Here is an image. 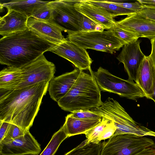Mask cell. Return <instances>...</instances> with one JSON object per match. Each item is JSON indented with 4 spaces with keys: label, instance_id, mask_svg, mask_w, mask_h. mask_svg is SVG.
<instances>
[{
    "label": "cell",
    "instance_id": "836d02e7",
    "mask_svg": "<svg viewBox=\"0 0 155 155\" xmlns=\"http://www.w3.org/2000/svg\"><path fill=\"white\" fill-rule=\"evenodd\" d=\"M10 124L7 122L0 121V142L4 137Z\"/></svg>",
    "mask_w": 155,
    "mask_h": 155
},
{
    "label": "cell",
    "instance_id": "30bf717a",
    "mask_svg": "<svg viewBox=\"0 0 155 155\" xmlns=\"http://www.w3.org/2000/svg\"><path fill=\"white\" fill-rule=\"evenodd\" d=\"M66 39L49 51L67 59L80 70H89L93 61L86 49Z\"/></svg>",
    "mask_w": 155,
    "mask_h": 155
},
{
    "label": "cell",
    "instance_id": "e575fe53",
    "mask_svg": "<svg viewBox=\"0 0 155 155\" xmlns=\"http://www.w3.org/2000/svg\"><path fill=\"white\" fill-rule=\"evenodd\" d=\"M133 155H155V147L146 148Z\"/></svg>",
    "mask_w": 155,
    "mask_h": 155
},
{
    "label": "cell",
    "instance_id": "5b68a950",
    "mask_svg": "<svg viewBox=\"0 0 155 155\" xmlns=\"http://www.w3.org/2000/svg\"><path fill=\"white\" fill-rule=\"evenodd\" d=\"M66 39L84 49L113 54L124 45L111 30L68 32Z\"/></svg>",
    "mask_w": 155,
    "mask_h": 155
},
{
    "label": "cell",
    "instance_id": "7c38bea8",
    "mask_svg": "<svg viewBox=\"0 0 155 155\" xmlns=\"http://www.w3.org/2000/svg\"><path fill=\"white\" fill-rule=\"evenodd\" d=\"M116 26L139 38H146L150 40L155 38V21L143 16L138 13L127 16L116 21Z\"/></svg>",
    "mask_w": 155,
    "mask_h": 155
},
{
    "label": "cell",
    "instance_id": "83f0119b",
    "mask_svg": "<svg viewBox=\"0 0 155 155\" xmlns=\"http://www.w3.org/2000/svg\"><path fill=\"white\" fill-rule=\"evenodd\" d=\"M26 132L16 125L10 123L4 137L0 143L7 142L17 138L24 135Z\"/></svg>",
    "mask_w": 155,
    "mask_h": 155
},
{
    "label": "cell",
    "instance_id": "f1b7e54d",
    "mask_svg": "<svg viewBox=\"0 0 155 155\" xmlns=\"http://www.w3.org/2000/svg\"><path fill=\"white\" fill-rule=\"evenodd\" d=\"M104 29L99 25L82 14V19L80 31L82 32L93 31H102Z\"/></svg>",
    "mask_w": 155,
    "mask_h": 155
},
{
    "label": "cell",
    "instance_id": "e0dca14e",
    "mask_svg": "<svg viewBox=\"0 0 155 155\" xmlns=\"http://www.w3.org/2000/svg\"><path fill=\"white\" fill-rule=\"evenodd\" d=\"M7 13L0 18V34L3 37L28 29V18L15 10L8 9Z\"/></svg>",
    "mask_w": 155,
    "mask_h": 155
},
{
    "label": "cell",
    "instance_id": "ac0fdd59",
    "mask_svg": "<svg viewBox=\"0 0 155 155\" xmlns=\"http://www.w3.org/2000/svg\"><path fill=\"white\" fill-rule=\"evenodd\" d=\"M155 81V71L149 56L145 57L138 69L135 82L143 91L149 99L153 92Z\"/></svg>",
    "mask_w": 155,
    "mask_h": 155
},
{
    "label": "cell",
    "instance_id": "cb8c5ba5",
    "mask_svg": "<svg viewBox=\"0 0 155 155\" xmlns=\"http://www.w3.org/2000/svg\"><path fill=\"white\" fill-rule=\"evenodd\" d=\"M68 137L62 126L53 135L50 142L40 155H54L61 144Z\"/></svg>",
    "mask_w": 155,
    "mask_h": 155
},
{
    "label": "cell",
    "instance_id": "f546056e",
    "mask_svg": "<svg viewBox=\"0 0 155 155\" xmlns=\"http://www.w3.org/2000/svg\"><path fill=\"white\" fill-rule=\"evenodd\" d=\"M68 114L71 117L81 119H96L102 118L90 110L72 112Z\"/></svg>",
    "mask_w": 155,
    "mask_h": 155
},
{
    "label": "cell",
    "instance_id": "8fae6325",
    "mask_svg": "<svg viewBox=\"0 0 155 155\" xmlns=\"http://www.w3.org/2000/svg\"><path fill=\"white\" fill-rule=\"evenodd\" d=\"M40 145L30 133L7 142L0 143V155H25L30 153L39 154Z\"/></svg>",
    "mask_w": 155,
    "mask_h": 155
},
{
    "label": "cell",
    "instance_id": "4316f807",
    "mask_svg": "<svg viewBox=\"0 0 155 155\" xmlns=\"http://www.w3.org/2000/svg\"><path fill=\"white\" fill-rule=\"evenodd\" d=\"M52 9L47 3L35 10L31 16L40 19L51 21L52 20Z\"/></svg>",
    "mask_w": 155,
    "mask_h": 155
},
{
    "label": "cell",
    "instance_id": "3957f363",
    "mask_svg": "<svg viewBox=\"0 0 155 155\" xmlns=\"http://www.w3.org/2000/svg\"><path fill=\"white\" fill-rule=\"evenodd\" d=\"M90 74L82 71L67 93L58 102L65 111L71 112L90 110L101 106V90L91 71Z\"/></svg>",
    "mask_w": 155,
    "mask_h": 155
},
{
    "label": "cell",
    "instance_id": "d6a6232c",
    "mask_svg": "<svg viewBox=\"0 0 155 155\" xmlns=\"http://www.w3.org/2000/svg\"><path fill=\"white\" fill-rule=\"evenodd\" d=\"M138 13L141 16L155 21V9L143 6Z\"/></svg>",
    "mask_w": 155,
    "mask_h": 155
},
{
    "label": "cell",
    "instance_id": "4dcf8cb0",
    "mask_svg": "<svg viewBox=\"0 0 155 155\" xmlns=\"http://www.w3.org/2000/svg\"><path fill=\"white\" fill-rule=\"evenodd\" d=\"M110 2L114 4L124 8L138 12L143 8V5L138 1L134 2H118L113 1Z\"/></svg>",
    "mask_w": 155,
    "mask_h": 155
},
{
    "label": "cell",
    "instance_id": "ba28073f",
    "mask_svg": "<svg viewBox=\"0 0 155 155\" xmlns=\"http://www.w3.org/2000/svg\"><path fill=\"white\" fill-rule=\"evenodd\" d=\"M78 1L56 0L48 3L52 9V21L67 33L81 31L82 14L74 6Z\"/></svg>",
    "mask_w": 155,
    "mask_h": 155
},
{
    "label": "cell",
    "instance_id": "d4e9b609",
    "mask_svg": "<svg viewBox=\"0 0 155 155\" xmlns=\"http://www.w3.org/2000/svg\"><path fill=\"white\" fill-rule=\"evenodd\" d=\"M111 121L102 118L101 121L95 126L86 131L85 134L88 143L98 144L101 142L100 138L105 128Z\"/></svg>",
    "mask_w": 155,
    "mask_h": 155
},
{
    "label": "cell",
    "instance_id": "8d00e7d4",
    "mask_svg": "<svg viewBox=\"0 0 155 155\" xmlns=\"http://www.w3.org/2000/svg\"><path fill=\"white\" fill-rule=\"evenodd\" d=\"M143 6L155 9V0H137Z\"/></svg>",
    "mask_w": 155,
    "mask_h": 155
},
{
    "label": "cell",
    "instance_id": "d590c367",
    "mask_svg": "<svg viewBox=\"0 0 155 155\" xmlns=\"http://www.w3.org/2000/svg\"><path fill=\"white\" fill-rule=\"evenodd\" d=\"M151 45V51L149 55L151 60L155 71V38L150 40Z\"/></svg>",
    "mask_w": 155,
    "mask_h": 155
},
{
    "label": "cell",
    "instance_id": "6da1fadb",
    "mask_svg": "<svg viewBox=\"0 0 155 155\" xmlns=\"http://www.w3.org/2000/svg\"><path fill=\"white\" fill-rule=\"evenodd\" d=\"M49 82H43L25 88L0 90V121L29 130L39 110Z\"/></svg>",
    "mask_w": 155,
    "mask_h": 155
},
{
    "label": "cell",
    "instance_id": "8992f818",
    "mask_svg": "<svg viewBox=\"0 0 155 155\" xmlns=\"http://www.w3.org/2000/svg\"><path fill=\"white\" fill-rule=\"evenodd\" d=\"M91 71L98 87L102 91L116 94L135 101L139 98L147 97L143 91L132 80L119 78L101 67L96 71L92 70Z\"/></svg>",
    "mask_w": 155,
    "mask_h": 155
},
{
    "label": "cell",
    "instance_id": "d6986e66",
    "mask_svg": "<svg viewBox=\"0 0 155 155\" xmlns=\"http://www.w3.org/2000/svg\"><path fill=\"white\" fill-rule=\"evenodd\" d=\"M102 118L96 119H84L71 117L68 114L65 117L63 125L68 137L84 134L101 121Z\"/></svg>",
    "mask_w": 155,
    "mask_h": 155
},
{
    "label": "cell",
    "instance_id": "f35d334b",
    "mask_svg": "<svg viewBox=\"0 0 155 155\" xmlns=\"http://www.w3.org/2000/svg\"><path fill=\"white\" fill-rule=\"evenodd\" d=\"M38 154H35V153H30L26 154L25 155H38Z\"/></svg>",
    "mask_w": 155,
    "mask_h": 155
},
{
    "label": "cell",
    "instance_id": "7a4b0ae2",
    "mask_svg": "<svg viewBox=\"0 0 155 155\" xmlns=\"http://www.w3.org/2000/svg\"><path fill=\"white\" fill-rule=\"evenodd\" d=\"M56 45L28 29L3 36L0 40V63L8 67L21 68Z\"/></svg>",
    "mask_w": 155,
    "mask_h": 155
},
{
    "label": "cell",
    "instance_id": "44dd1931",
    "mask_svg": "<svg viewBox=\"0 0 155 155\" xmlns=\"http://www.w3.org/2000/svg\"><path fill=\"white\" fill-rule=\"evenodd\" d=\"M49 1L38 0H12L2 3L7 9H12L21 13L28 18L31 17L34 12L40 6Z\"/></svg>",
    "mask_w": 155,
    "mask_h": 155
},
{
    "label": "cell",
    "instance_id": "52a82bcc",
    "mask_svg": "<svg viewBox=\"0 0 155 155\" xmlns=\"http://www.w3.org/2000/svg\"><path fill=\"white\" fill-rule=\"evenodd\" d=\"M155 147L151 139L130 134L113 136L101 143L100 155H133L144 149Z\"/></svg>",
    "mask_w": 155,
    "mask_h": 155
},
{
    "label": "cell",
    "instance_id": "5bb4252c",
    "mask_svg": "<svg viewBox=\"0 0 155 155\" xmlns=\"http://www.w3.org/2000/svg\"><path fill=\"white\" fill-rule=\"evenodd\" d=\"M28 28L40 38L55 45L66 40L62 34L63 29L52 20L47 21L33 17L28 18Z\"/></svg>",
    "mask_w": 155,
    "mask_h": 155
},
{
    "label": "cell",
    "instance_id": "603a6c76",
    "mask_svg": "<svg viewBox=\"0 0 155 155\" xmlns=\"http://www.w3.org/2000/svg\"><path fill=\"white\" fill-rule=\"evenodd\" d=\"M101 147V142L98 144L88 143L86 139L64 155H100Z\"/></svg>",
    "mask_w": 155,
    "mask_h": 155
},
{
    "label": "cell",
    "instance_id": "74e56055",
    "mask_svg": "<svg viewBox=\"0 0 155 155\" xmlns=\"http://www.w3.org/2000/svg\"><path fill=\"white\" fill-rule=\"evenodd\" d=\"M149 99L153 100L155 104V81L154 83L153 91L152 93L150 94L149 97Z\"/></svg>",
    "mask_w": 155,
    "mask_h": 155
},
{
    "label": "cell",
    "instance_id": "9a60e30c",
    "mask_svg": "<svg viewBox=\"0 0 155 155\" xmlns=\"http://www.w3.org/2000/svg\"><path fill=\"white\" fill-rule=\"evenodd\" d=\"M74 6L76 10L107 30L116 25V21L104 9L88 2L85 0H79Z\"/></svg>",
    "mask_w": 155,
    "mask_h": 155
},
{
    "label": "cell",
    "instance_id": "7402d4cb",
    "mask_svg": "<svg viewBox=\"0 0 155 155\" xmlns=\"http://www.w3.org/2000/svg\"><path fill=\"white\" fill-rule=\"evenodd\" d=\"M86 1L101 7L106 10L113 17L122 15L128 16L135 12L111 3L109 1L85 0Z\"/></svg>",
    "mask_w": 155,
    "mask_h": 155
},
{
    "label": "cell",
    "instance_id": "2e32d148",
    "mask_svg": "<svg viewBox=\"0 0 155 155\" xmlns=\"http://www.w3.org/2000/svg\"><path fill=\"white\" fill-rule=\"evenodd\" d=\"M81 71L76 68L73 71L54 77L50 81L48 91L51 97L57 102L69 91Z\"/></svg>",
    "mask_w": 155,
    "mask_h": 155
},
{
    "label": "cell",
    "instance_id": "ffe728a7",
    "mask_svg": "<svg viewBox=\"0 0 155 155\" xmlns=\"http://www.w3.org/2000/svg\"><path fill=\"white\" fill-rule=\"evenodd\" d=\"M21 73L20 68L8 67L0 72V90H15L20 83Z\"/></svg>",
    "mask_w": 155,
    "mask_h": 155
},
{
    "label": "cell",
    "instance_id": "9c48e42d",
    "mask_svg": "<svg viewBox=\"0 0 155 155\" xmlns=\"http://www.w3.org/2000/svg\"><path fill=\"white\" fill-rule=\"evenodd\" d=\"M20 68L21 80L15 89L25 88L43 82H50L54 77L56 71L55 65L48 61L44 54Z\"/></svg>",
    "mask_w": 155,
    "mask_h": 155
},
{
    "label": "cell",
    "instance_id": "277c9868",
    "mask_svg": "<svg viewBox=\"0 0 155 155\" xmlns=\"http://www.w3.org/2000/svg\"><path fill=\"white\" fill-rule=\"evenodd\" d=\"M102 118L113 122L116 128L113 136L130 134L155 137V132L135 121L116 100L108 97L100 107L90 110Z\"/></svg>",
    "mask_w": 155,
    "mask_h": 155
},
{
    "label": "cell",
    "instance_id": "4fadbf2b",
    "mask_svg": "<svg viewBox=\"0 0 155 155\" xmlns=\"http://www.w3.org/2000/svg\"><path fill=\"white\" fill-rule=\"evenodd\" d=\"M140 42L138 40L124 45L116 57L120 62L123 64L128 79L134 81L138 68L146 57L140 49Z\"/></svg>",
    "mask_w": 155,
    "mask_h": 155
},
{
    "label": "cell",
    "instance_id": "1f68e13d",
    "mask_svg": "<svg viewBox=\"0 0 155 155\" xmlns=\"http://www.w3.org/2000/svg\"><path fill=\"white\" fill-rule=\"evenodd\" d=\"M116 130L114 123L111 121L105 128L100 138V141L109 139L114 135Z\"/></svg>",
    "mask_w": 155,
    "mask_h": 155
},
{
    "label": "cell",
    "instance_id": "484cf974",
    "mask_svg": "<svg viewBox=\"0 0 155 155\" xmlns=\"http://www.w3.org/2000/svg\"><path fill=\"white\" fill-rule=\"evenodd\" d=\"M111 30L114 35L124 44V45L138 40L137 35L122 29L116 25Z\"/></svg>",
    "mask_w": 155,
    "mask_h": 155
}]
</instances>
